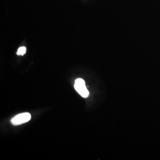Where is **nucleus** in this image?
<instances>
[{
    "label": "nucleus",
    "mask_w": 160,
    "mask_h": 160,
    "mask_svg": "<svg viewBox=\"0 0 160 160\" xmlns=\"http://www.w3.org/2000/svg\"><path fill=\"white\" fill-rule=\"evenodd\" d=\"M74 87L76 90L83 98L88 97L89 92L88 91L84 80L81 78H78L75 81Z\"/></svg>",
    "instance_id": "obj_2"
},
{
    "label": "nucleus",
    "mask_w": 160,
    "mask_h": 160,
    "mask_svg": "<svg viewBox=\"0 0 160 160\" xmlns=\"http://www.w3.org/2000/svg\"><path fill=\"white\" fill-rule=\"evenodd\" d=\"M26 52V48L25 47H20L17 51V54L18 55H25Z\"/></svg>",
    "instance_id": "obj_3"
},
{
    "label": "nucleus",
    "mask_w": 160,
    "mask_h": 160,
    "mask_svg": "<svg viewBox=\"0 0 160 160\" xmlns=\"http://www.w3.org/2000/svg\"><path fill=\"white\" fill-rule=\"evenodd\" d=\"M31 116L29 113H24L15 116L12 119L11 123L14 125H20L30 120Z\"/></svg>",
    "instance_id": "obj_1"
}]
</instances>
